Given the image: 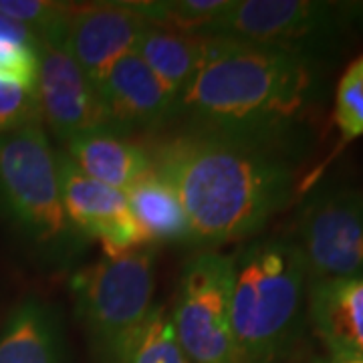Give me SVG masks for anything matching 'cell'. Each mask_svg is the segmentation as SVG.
Returning <instances> with one entry per match:
<instances>
[{"label":"cell","mask_w":363,"mask_h":363,"mask_svg":"<svg viewBox=\"0 0 363 363\" xmlns=\"http://www.w3.org/2000/svg\"><path fill=\"white\" fill-rule=\"evenodd\" d=\"M63 152L83 174L123 192L154 169L147 147L113 128L77 135Z\"/></svg>","instance_id":"cell-15"},{"label":"cell","mask_w":363,"mask_h":363,"mask_svg":"<svg viewBox=\"0 0 363 363\" xmlns=\"http://www.w3.org/2000/svg\"><path fill=\"white\" fill-rule=\"evenodd\" d=\"M323 97V69L317 61L269 47L212 39L204 65L180 99L178 119H184V130L297 160Z\"/></svg>","instance_id":"cell-1"},{"label":"cell","mask_w":363,"mask_h":363,"mask_svg":"<svg viewBox=\"0 0 363 363\" xmlns=\"http://www.w3.org/2000/svg\"><path fill=\"white\" fill-rule=\"evenodd\" d=\"M0 363H65L59 309L40 297L23 298L0 331Z\"/></svg>","instance_id":"cell-14"},{"label":"cell","mask_w":363,"mask_h":363,"mask_svg":"<svg viewBox=\"0 0 363 363\" xmlns=\"http://www.w3.org/2000/svg\"><path fill=\"white\" fill-rule=\"evenodd\" d=\"M363 28V2L230 0L196 35L293 52L321 63L351 30Z\"/></svg>","instance_id":"cell-6"},{"label":"cell","mask_w":363,"mask_h":363,"mask_svg":"<svg viewBox=\"0 0 363 363\" xmlns=\"http://www.w3.org/2000/svg\"><path fill=\"white\" fill-rule=\"evenodd\" d=\"M323 363H363V359L359 357H331L329 362Z\"/></svg>","instance_id":"cell-24"},{"label":"cell","mask_w":363,"mask_h":363,"mask_svg":"<svg viewBox=\"0 0 363 363\" xmlns=\"http://www.w3.org/2000/svg\"><path fill=\"white\" fill-rule=\"evenodd\" d=\"M117 363H190L182 351L164 307L156 305L147 321L133 335Z\"/></svg>","instance_id":"cell-19"},{"label":"cell","mask_w":363,"mask_h":363,"mask_svg":"<svg viewBox=\"0 0 363 363\" xmlns=\"http://www.w3.org/2000/svg\"><path fill=\"white\" fill-rule=\"evenodd\" d=\"M311 281L363 277V192L317 186L303 200L297 238Z\"/></svg>","instance_id":"cell-8"},{"label":"cell","mask_w":363,"mask_h":363,"mask_svg":"<svg viewBox=\"0 0 363 363\" xmlns=\"http://www.w3.org/2000/svg\"><path fill=\"white\" fill-rule=\"evenodd\" d=\"M39 45L0 39V79L35 91L39 75Z\"/></svg>","instance_id":"cell-22"},{"label":"cell","mask_w":363,"mask_h":363,"mask_svg":"<svg viewBox=\"0 0 363 363\" xmlns=\"http://www.w3.org/2000/svg\"><path fill=\"white\" fill-rule=\"evenodd\" d=\"M333 121L341 145H347L363 135V55L339 79L333 97Z\"/></svg>","instance_id":"cell-20"},{"label":"cell","mask_w":363,"mask_h":363,"mask_svg":"<svg viewBox=\"0 0 363 363\" xmlns=\"http://www.w3.org/2000/svg\"><path fill=\"white\" fill-rule=\"evenodd\" d=\"M210 45V37L150 25L143 30L133 52L180 104L184 93L194 83L200 67L204 65Z\"/></svg>","instance_id":"cell-16"},{"label":"cell","mask_w":363,"mask_h":363,"mask_svg":"<svg viewBox=\"0 0 363 363\" xmlns=\"http://www.w3.org/2000/svg\"><path fill=\"white\" fill-rule=\"evenodd\" d=\"M125 4L150 25L196 35L224 13L230 0H135Z\"/></svg>","instance_id":"cell-18"},{"label":"cell","mask_w":363,"mask_h":363,"mask_svg":"<svg viewBox=\"0 0 363 363\" xmlns=\"http://www.w3.org/2000/svg\"><path fill=\"white\" fill-rule=\"evenodd\" d=\"M309 269L289 236H257L234 252L230 321L242 363H279L307 323Z\"/></svg>","instance_id":"cell-3"},{"label":"cell","mask_w":363,"mask_h":363,"mask_svg":"<svg viewBox=\"0 0 363 363\" xmlns=\"http://www.w3.org/2000/svg\"><path fill=\"white\" fill-rule=\"evenodd\" d=\"M0 222L40 271H77L89 250L67 216L43 123L0 133Z\"/></svg>","instance_id":"cell-4"},{"label":"cell","mask_w":363,"mask_h":363,"mask_svg":"<svg viewBox=\"0 0 363 363\" xmlns=\"http://www.w3.org/2000/svg\"><path fill=\"white\" fill-rule=\"evenodd\" d=\"M57 174L67 216L91 242L99 240L104 245L105 257L150 247L131 214L128 194L123 190L83 174L63 150L57 152Z\"/></svg>","instance_id":"cell-10"},{"label":"cell","mask_w":363,"mask_h":363,"mask_svg":"<svg viewBox=\"0 0 363 363\" xmlns=\"http://www.w3.org/2000/svg\"><path fill=\"white\" fill-rule=\"evenodd\" d=\"M75 317L101 363H117L147 321L156 289V248L140 247L71 272Z\"/></svg>","instance_id":"cell-5"},{"label":"cell","mask_w":363,"mask_h":363,"mask_svg":"<svg viewBox=\"0 0 363 363\" xmlns=\"http://www.w3.org/2000/svg\"><path fill=\"white\" fill-rule=\"evenodd\" d=\"M73 9V2L51 0H0V13L26 26L43 43L55 39Z\"/></svg>","instance_id":"cell-21"},{"label":"cell","mask_w":363,"mask_h":363,"mask_svg":"<svg viewBox=\"0 0 363 363\" xmlns=\"http://www.w3.org/2000/svg\"><path fill=\"white\" fill-rule=\"evenodd\" d=\"M147 152L208 250L257 238L297 192V160L250 143L182 130Z\"/></svg>","instance_id":"cell-2"},{"label":"cell","mask_w":363,"mask_h":363,"mask_svg":"<svg viewBox=\"0 0 363 363\" xmlns=\"http://www.w3.org/2000/svg\"><path fill=\"white\" fill-rule=\"evenodd\" d=\"M125 194L131 214L150 247L156 242H192L180 198L154 169L135 182Z\"/></svg>","instance_id":"cell-17"},{"label":"cell","mask_w":363,"mask_h":363,"mask_svg":"<svg viewBox=\"0 0 363 363\" xmlns=\"http://www.w3.org/2000/svg\"><path fill=\"white\" fill-rule=\"evenodd\" d=\"M40 123V111L35 91L0 79V133Z\"/></svg>","instance_id":"cell-23"},{"label":"cell","mask_w":363,"mask_h":363,"mask_svg":"<svg viewBox=\"0 0 363 363\" xmlns=\"http://www.w3.org/2000/svg\"><path fill=\"white\" fill-rule=\"evenodd\" d=\"M147 26L125 2H73L67 21L47 45L67 52L93 81L119 57L133 52Z\"/></svg>","instance_id":"cell-11"},{"label":"cell","mask_w":363,"mask_h":363,"mask_svg":"<svg viewBox=\"0 0 363 363\" xmlns=\"http://www.w3.org/2000/svg\"><path fill=\"white\" fill-rule=\"evenodd\" d=\"M234 252L202 250L184 264L169 313L190 363H242L230 321Z\"/></svg>","instance_id":"cell-7"},{"label":"cell","mask_w":363,"mask_h":363,"mask_svg":"<svg viewBox=\"0 0 363 363\" xmlns=\"http://www.w3.org/2000/svg\"><path fill=\"white\" fill-rule=\"evenodd\" d=\"M113 128L154 133L178 119L180 104L135 52L119 57L93 79Z\"/></svg>","instance_id":"cell-12"},{"label":"cell","mask_w":363,"mask_h":363,"mask_svg":"<svg viewBox=\"0 0 363 363\" xmlns=\"http://www.w3.org/2000/svg\"><path fill=\"white\" fill-rule=\"evenodd\" d=\"M37 51L39 75L35 95L43 128L47 125L63 145L83 133L113 128L89 75L52 45L39 40Z\"/></svg>","instance_id":"cell-9"},{"label":"cell","mask_w":363,"mask_h":363,"mask_svg":"<svg viewBox=\"0 0 363 363\" xmlns=\"http://www.w3.org/2000/svg\"><path fill=\"white\" fill-rule=\"evenodd\" d=\"M307 321L331 357L363 359V277L311 281Z\"/></svg>","instance_id":"cell-13"}]
</instances>
